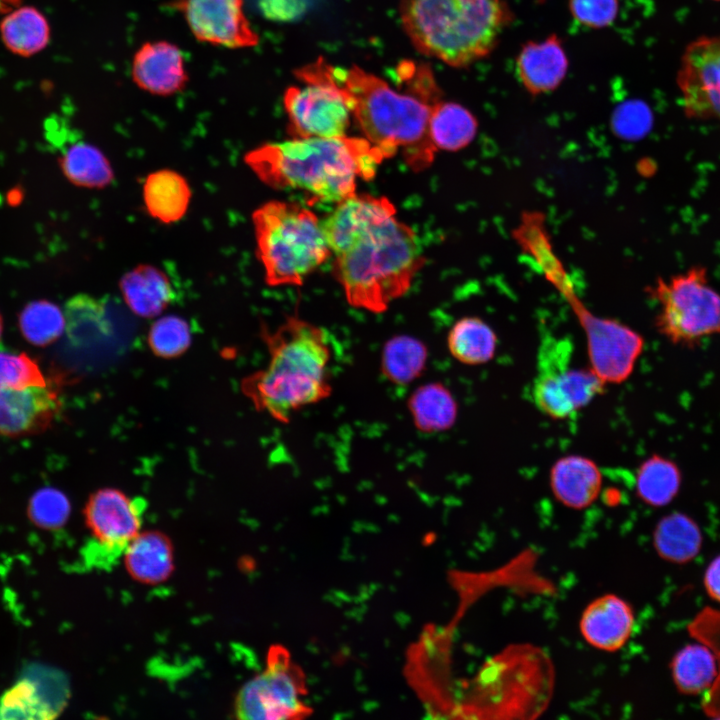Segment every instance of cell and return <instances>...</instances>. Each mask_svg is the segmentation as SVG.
<instances>
[{
  "label": "cell",
  "mask_w": 720,
  "mask_h": 720,
  "mask_svg": "<svg viewBox=\"0 0 720 720\" xmlns=\"http://www.w3.org/2000/svg\"><path fill=\"white\" fill-rule=\"evenodd\" d=\"M322 228L334 256L333 273L355 308L385 312L424 265L415 231L397 219L384 196L355 193L341 200Z\"/></svg>",
  "instance_id": "6da1fadb"
},
{
  "label": "cell",
  "mask_w": 720,
  "mask_h": 720,
  "mask_svg": "<svg viewBox=\"0 0 720 720\" xmlns=\"http://www.w3.org/2000/svg\"><path fill=\"white\" fill-rule=\"evenodd\" d=\"M305 83H324L337 88L346 99L364 138L385 159L401 149L406 164L414 171L428 168L437 152L429 136L432 100L406 88L394 90L381 78L363 69L334 67L318 58L296 70Z\"/></svg>",
  "instance_id": "7a4b0ae2"
},
{
  "label": "cell",
  "mask_w": 720,
  "mask_h": 720,
  "mask_svg": "<svg viewBox=\"0 0 720 720\" xmlns=\"http://www.w3.org/2000/svg\"><path fill=\"white\" fill-rule=\"evenodd\" d=\"M366 138H291L249 151L244 161L274 189H295L338 203L356 193L358 178L370 180L384 160Z\"/></svg>",
  "instance_id": "3957f363"
},
{
  "label": "cell",
  "mask_w": 720,
  "mask_h": 720,
  "mask_svg": "<svg viewBox=\"0 0 720 720\" xmlns=\"http://www.w3.org/2000/svg\"><path fill=\"white\" fill-rule=\"evenodd\" d=\"M269 352L266 367L242 381V391L255 408L287 424L304 407L332 394V349L326 331L290 315L274 331L263 328Z\"/></svg>",
  "instance_id": "277c9868"
},
{
  "label": "cell",
  "mask_w": 720,
  "mask_h": 720,
  "mask_svg": "<svg viewBox=\"0 0 720 720\" xmlns=\"http://www.w3.org/2000/svg\"><path fill=\"white\" fill-rule=\"evenodd\" d=\"M400 15L417 50L454 67L487 56L512 16L502 0H401Z\"/></svg>",
  "instance_id": "5b68a950"
},
{
  "label": "cell",
  "mask_w": 720,
  "mask_h": 720,
  "mask_svg": "<svg viewBox=\"0 0 720 720\" xmlns=\"http://www.w3.org/2000/svg\"><path fill=\"white\" fill-rule=\"evenodd\" d=\"M257 256L270 286L302 285L331 256L322 222L294 202L269 201L252 214Z\"/></svg>",
  "instance_id": "8992f818"
},
{
  "label": "cell",
  "mask_w": 720,
  "mask_h": 720,
  "mask_svg": "<svg viewBox=\"0 0 720 720\" xmlns=\"http://www.w3.org/2000/svg\"><path fill=\"white\" fill-rule=\"evenodd\" d=\"M648 292L659 303L655 327L670 343L691 348L720 334V293L704 266L658 278Z\"/></svg>",
  "instance_id": "52a82bcc"
},
{
  "label": "cell",
  "mask_w": 720,
  "mask_h": 720,
  "mask_svg": "<svg viewBox=\"0 0 720 720\" xmlns=\"http://www.w3.org/2000/svg\"><path fill=\"white\" fill-rule=\"evenodd\" d=\"M569 340L548 338L540 344L532 400L542 413L565 419L586 406L604 390L605 382L592 369L572 366Z\"/></svg>",
  "instance_id": "ba28073f"
},
{
  "label": "cell",
  "mask_w": 720,
  "mask_h": 720,
  "mask_svg": "<svg viewBox=\"0 0 720 720\" xmlns=\"http://www.w3.org/2000/svg\"><path fill=\"white\" fill-rule=\"evenodd\" d=\"M305 694L302 670L291 661L285 648L273 646L266 668L238 691L234 712L240 719H300L311 711L302 699Z\"/></svg>",
  "instance_id": "9c48e42d"
},
{
  "label": "cell",
  "mask_w": 720,
  "mask_h": 720,
  "mask_svg": "<svg viewBox=\"0 0 720 720\" xmlns=\"http://www.w3.org/2000/svg\"><path fill=\"white\" fill-rule=\"evenodd\" d=\"M143 512V500L121 490L102 488L91 494L83 512L90 534L88 559L103 567L121 558L141 532Z\"/></svg>",
  "instance_id": "30bf717a"
},
{
  "label": "cell",
  "mask_w": 720,
  "mask_h": 720,
  "mask_svg": "<svg viewBox=\"0 0 720 720\" xmlns=\"http://www.w3.org/2000/svg\"><path fill=\"white\" fill-rule=\"evenodd\" d=\"M557 289L567 298L585 331L591 369L605 383L626 380L642 353L643 337L619 321L592 314L578 299L569 280Z\"/></svg>",
  "instance_id": "8fae6325"
},
{
  "label": "cell",
  "mask_w": 720,
  "mask_h": 720,
  "mask_svg": "<svg viewBox=\"0 0 720 720\" xmlns=\"http://www.w3.org/2000/svg\"><path fill=\"white\" fill-rule=\"evenodd\" d=\"M676 82L687 118L720 124V35H703L688 43Z\"/></svg>",
  "instance_id": "7c38bea8"
},
{
  "label": "cell",
  "mask_w": 720,
  "mask_h": 720,
  "mask_svg": "<svg viewBox=\"0 0 720 720\" xmlns=\"http://www.w3.org/2000/svg\"><path fill=\"white\" fill-rule=\"evenodd\" d=\"M292 86L283 96L291 138L346 136L352 116L343 94L324 83Z\"/></svg>",
  "instance_id": "4fadbf2b"
},
{
  "label": "cell",
  "mask_w": 720,
  "mask_h": 720,
  "mask_svg": "<svg viewBox=\"0 0 720 720\" xmlns=\"http://www.w3.org/2000/svg\"><path fill=\"white\" fill-rule=\"evenodd\" d=\"M175 7L202 43L242 49L259 42L244 12V0H175Z\"/></svg>",
  "instance_id": "5bb4252c"
},
{
  "label": "cell",
  "mask_w": 720,
  "mask_h": 720,
  "mask_svg": "<svg viewBox=\"0 0 720 720\" xmlns=\"http://www.w3.org/2000/svg\"><path fill=\"white\" fill-rule=\"evenodd\" d=\"M131 77L139 89L161 97L181 92L189 81L182 50L166 40L147 41L136 50Z\"/></svg>",
  "instance_id": "9a60e30c"
},
{
  "label": "cell",
  "mask_w": 720,
  "mask_h": 720,
  "mask_svg": "<svg viewBox=\"0 0 720 720\" xmlns=\"http://www.w3.org/2000/svg\"><path fill=\"white\" fill-rule=\"evenodd\" d=\"M59 409L58 394L48 385L0 389V434L18 437L42 433Z\"/></svg>",
  "instance_id": "2e32d148"
},
{
  "label": "cell",
  "mask_w": 720,
  "mask_h": 720,
  "mask_svg": "<svg viewBox=\"0 0 720 720\" xmlns=\"http://www.w3.org/2000/svg\"><path fill=\"white\" fill-rule=\"evenodd\" d=\"M634 622L633 609L626 600L615 594H604L586 606L579 628L589 645L615 652L630 639Z\"/></svg>",
  "instance_id": "e0dca14e"
},
{
  "label": "cell",
  "mask_w": 720,
  "mask_h": 720,
  "mask_svg": "<svg viewBox=\"0 0 720 720\" xmlns=\"http://www.w3.org/2000/svg\"><path fill=\"white\" fill-rule=\"evenodd\" d=\"M523 87L532 95L556 89L564 79L568 60L559 38L550 35L541 42H527L516 63Z\"/></svg>",
  "instance_id": "ac0fdd59"
},
{
  "label": "cell",
  "mask_w": 720,
  "mask_h": 720,
  "mask_svg": "<svg viewBox=\"0 0 720 720\" xmlns=\"http://www.w3.org/2000/svg\"><path fill=\"white\" fill-rule=\"evenodd\" d=\"M122 559L128 575L144 585L164 583L175 568L173 544L158 530L141 531L125 549Z\"/></svg>",
  "instance_id": "d6986e66"
},
{
  "label": "cell",
  "mask_w": 720,
  "mask_h": 720,
  "mask_svg": "<svg viewBox=\"0 0 720 720\" xmlns=\"http://www.w3.org/2000/svg\"><path fill=\"white\" fill-rule=\"evenodd\" d=\"M550 485L561 504L572 509H583L598 498L602 475L592 460L569 455L558 459L552 466Z\"/></svg>",
  "instance_id": "ffe728a7"
},
{
  "label": "cell",
  "mask_w": 720,
  "mask_h": 720,
  "mask_svg": "<svg viewBox=\"0 0 720 720\" xmlns=\"http://www.w3.org/2000/svg\"><path fill=\"white\" fill-rule=\"evenodd\" d=\"M120 290L130 310L146 318L159 315L175 297L166 273L148 264H141L124 274Z\"/></svg>",
  "instance_id": "44dd1931"
},
{
  "label": "cell",
  "mask_w": 720,
  "mask_h": 720,
  "mask_svg": "<svg viewBox=\"0 0 720 720\" xmlns=\"http://www.w3.org/2000/svg\"><path fill=\"white\" fill-rule=\"evenodd\" d=\"M143 199L150 216L170 224L179 221L187 212L191 189L181 174L162 169L147 176L143 186Z\"/></svg>",
  "instance_id": "7402d4cb"
},
{
  "label": "cell",
  "mask_w": 720,
  "mask_h": 720,
  "mask_svg": "<svg viewBox=\"0 0 720 720\" xmlns=\"http://www.w3.org/2000/svg\"><path fill=\"white\" fill-rule=\"evenodd\" d=\"M407 408L416 429L428 434L450 429L458 413L454 396L440 382L417 387L408 398Z\"/></svg>",
  "instance_id": "603a6c76"
},
{
  "label": "cell",
  "mask_w": 720,
  "mask_h": 720,
  "mask_svg": "<svg viewBox=\"0 0 720 720\" xmlns=\"http://www.w3.org/2000/svg\"><path fill=\"white\" fill-rule=\"evenodd\" d=\"M478 123L465 107L439 101L432 110L429 136L436 150L456 152L468 146L477 133Z\"/></svg>",
  "instance_id": "cb8c5ba5"
},
{
  "label": "cell",
  "mask_w": 720,
  "mask_h": 720,
  "mask_svg": "<svg viewBox=\"0 0 720 720\" xmlns=\"http://www.w3.org/2000/svg\"><path fill=\"white\" fill-rule=\"evenodd\" d=\"M0 34L5 46L14 54L28 57L43 50L50 40L45 16L31 6L21 7L4 17Z\"/></svg>",
  "instance_id": "d4e9b609"
},
{
  "label": "cell",
  "mask_w": 720,
  "mask_h": 720,
  "mask_svg": "<svg viewBox=\"0 0 720 720\" xmlns=\"http://www.w3.org/2000/svg\"><path fill=\"white\" fill-rule=\"evenodd\" d=\"M427 360L428 349L421 340L409 335H396L383 346L380 369L389 382L405 386L422 375Z\"/></svg>",
  "instance_id": "484cf974"
},
{
  "label": "cell",
  "mask_w": 720,
  "mask_h": 720,
  "mask_svg": "<svg viewBox=\"0 0 720 720\" xmlns=\"http://www.w3.org/2000/svg\"><path fill=\"white\" fill-rule=\"evenodd\" d=\"M450 354L466 365L490 361L496 351L497 337L493 329L478 317H463L448 332Z\"/></svg>",
  "instance_id": "4316f807"
},
{
  "label": "cell",
  "mask_w": 720,
  "mask_h": 720,
  "mask_svg": "<svg viewBox=\"0 0 720 720\" xmlns=\"http://www.w3.org/2000/svg\"><path fill=\"white\" fill-rule=\"evenodd\" d=\"M60 166L73 184L86 188H105L114 173L106 156L94 145L74 141L61 152Z\"/></svg>",
  "instance_id": "83f0119b"
},
{
  "label": "cell",
  "mask_w": 720,
  "mask_h": 720,
  "mask_svg": "<svg viewBox=\"0 0 720 720\" xmlns=\"http://www.w3.org/2000/svg\"><path fill=\"white\" fill-rule=\"evenodd\" d=\"M702 535L697 524L687 515L674 512L662 518L654 530V546L665 560L684 563L700 550Z\"/></svg>",
  "instance_id": "f1b7e54d"
},
{
  "label": "cell",
  "mask_w": 720,
  "mask_h": 720,
  "mask_svg": "<svg viewBox=\"0 0 720 720\" xmlns=\"http://www.w3.org/2000/svg\"><path fill=\"white\" fill-rule=\"evenodd\" d=\"M682 475L672 460L654 454L641 463L636 473V492L647 505L661 507L678 494Z\"/></svg>",
  "instance_id": "f546056e"
},
{
  "label": "cell",
  "mask_w": 720,
  "mask_h": 720,
  "mask_svg": "<svg viewBox=\"0 0 720 720\" xmlns=\"http://www.w3.org/2000/svg\"><path fill=\"white\" fill-rule=\"evenodd\" d=\"M671 670L678 690L694 695L711 687L717 676V662L708 646L691 644L674 656Z\"/></svg>",
  "instance_id": "4dcf8cb0"
},
{
  "label": "cell",
  "mask_w": 720,
  "mask_h": 720,
  "mask_svg": "<svg viewBox=\"0 0 720 720\" xmlns=\"http://www.w3.org/2000/svg\"><path fill=\"white\" fill-rule=\"evenodd\" d=\"M63 705L48 699L31 679L15 683L0 697V718H53Z\"/></svg>",
  "instance_id": "1f68e13d"
},
{
  "label": "cell",
  "mask_w": 720,
  "mask_h": 720,
  "mask_svg": "<svg viewBox=\"0 0 720 720\" xmlns=\"http://www.w3.org/2000/svg\"><path fill=\"white\" fill-rule=\"evenodd\" d=\"M19 328L23 337L35 346L44 347L55 342L66 327L62 310L47 300L27 304L19 314Z\"/></svg>",
  "instance_id": "d6a6232c"
},
{
  "label": "cell",
  "mask_w": 720,
  "mask_h": 720,
  "mask_svg": "<svg viewBox=\"0 0 720 720\" xmlns=\"http://www.w3.org/2000/svg\"><path fill=\"white\" fill-rule=\"evenodd\" d=\"M692 636L708 646L717 662V676L708 689L703 701L706 714L720 718V612L712 609L703 610L690 624Z\"/></svg>",
  "instance_id": "836d02e7"
},
{
  "label": "cell",
  "mask_w": 720,
  "mask_h": 720,
  "mask_svg": "<svg viewBox=\"0 0 720 720\" xmlns=\"http://www.w3.org/2000/svg\"><path fill=\"white\" fill-rule=\"evenodd\" d=\"M148 343L162 358H175L183 354L191 344V328L188 322L176 315L156 320L148 334Z\"/></svg>",
  "instance_id": "e575fe53"
},
{
  "label": "cell",
  "mask_w": 720,
  "mask_h": 720,
  "mask_svg": "<svg viewBox=\"0 0 720 720\" xmlns=\"http://www.w3.org/2000/svg\"><path fill=\"white\" fill-rule=\"evenodd\" d=\"M71 507L63 492L53 487L37 490L29 500L27 513L30 520L40 528L57 529L64 525Z\"/></svg>",
  "instance_id": "d590c367"
},
{
  "label": "cell",
  "mask_w": 720,
  "mask_h": 720,
  "mask_svg": "<svg viewBox=\"0 0 720 720\" xmlns=\"http://www.w3.org/2000/svg\"><path fill=\"white\" fill-rule=\"evenodd\" d=\"M46 385V378L36 360L23 352L0 350V389Z\"/></svg>",
  "instance_id": "8d00e7d4"
},
{
  "label": "cell",
  "mask_w": 720,
  "mask_h": 720,
  "mask_svg": "<svg viewBox=\"0 0 720 720\" xmlns=\"http://www.w3.org/2000/svg\"><path fill=\"white\" fill-rule=\"evenodd\" d=\"M650 122L648 108L636 101H628L617 106L611 118V127L615 135L634 139L644 134Z\"/></svg>",
  "instance_id": "74e56055"
},
{
  "label": "cell",
  "mask_w": 720,
  "mask_h": 720,
  "mask_svg": "<svg viewBox=\"0 0 720 720\" xmlns=\"http://www.w3.org/2000/svg\"><path fill=\"white\" fill-rule=\"evenodd\" d=\"M569 9L577 22L592 28L610 25L618 12V0H569Z\"/></svg>",
  "instance_id": "f35d334b"
},
{
  "label": "cell",
  "mask_w": 720,
  "mask_h": 720,
  "mask_svg": "<svg viewBox=\"0 0 720 720\" xmlns=\"http://www.w3.org/2000/svg\"><path fill=\"white\" fill-rule=\"evenodd\" d=\"M263 17L287 22L302 16L309 8L310 0H253Z\"/></svg>",
  "instance_id": "ab89813d"
},
{
  "label": "cell",
  "mask_w": 720,
  "mask_h": 720,
  "mask_svg": "<svg viewBox=\"0 0 720 720\" xmlns=\"http://www.w3.org/2000/svg\"><path fill=\"white\" fill-rule=\"evenodd\" d=\"M704 586L710 597L720 602V556L708 566L704 576Z\"/></svg>",
  "instance_id": "60d3db41"
},
{
  "label": "cell",
  "mask_w": 720,
  "mask_h": 720,
  "mask_svg": "<svg viewBox=\"0 0 720 720\" xmlns=\"http://www.w3.org/2000/svg\"><path fill=\"white\" fill-rule=\"evenodd\" d=\"M21 0H0V14L10 12L20 4Z\"/></svg>",
  "instance_id": "b9f144b4"
},
{
  "label": "cell",
  "mask_w": 720,
  "mask_h": 720,
  "mask_svg": "<svg viewBox=\"0 0 720 720\" xmlns=\"http://www.w3.org/2000/svg\"><path fill=\"white\" fill-rule=\"evenodd\" d=\"M2 331H3V321H2V317H1V315H0V339H1V336H2Z\"/></svg>",
  "instance_id": "7bdbcfd3"
},
{
  "label": "cell",
  "mask_w": 720,
  "mask_h": 720,
  "mask_svg": "<svg viewBox=\"0 0 720 720\" xmlns=\"http://www.w3.org/2000/svg\"><path fill=\"white\" fill-rule=\"evenodd\" d=\"M712 1H720V0H712Z\"/></svg>",
  "instance_id": "ee69618b"
}]
</instances>
